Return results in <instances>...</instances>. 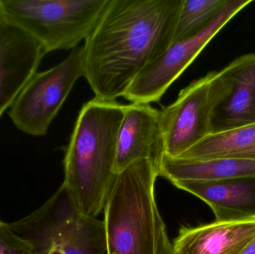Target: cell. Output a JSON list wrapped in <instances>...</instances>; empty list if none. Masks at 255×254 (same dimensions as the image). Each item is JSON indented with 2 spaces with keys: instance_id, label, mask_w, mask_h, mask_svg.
Masks as SVG:
<instances>
[{
  "instance_id": "6da1fadb",
  "label": "cell",
  "mask_w": 255,
  "mask_h": 254,
  "mask_svg": "<svg viewBox=\"0 0 255 254\" xmlns=\"http://www.w3.org/2000/svg\"><path fill=\"white\" fill-rule=\"evenodd\" d=\"M183 0H108L83 46L84 77L95 98L124 97L172 43Z\"/></svg>"
},
{
  "instance_id": "7a4b0ae2",
  "label": "cell",
  "mask_w": 255,
  "mask_h": 254,
  "mask_svg": "<svg viewBox=\"0 0 255 254\" xmlns=\"http://www.w3.org/2000/svg\"><path fill=\"white\" fill-rule=\"evenodd\" d=\"M126 105L93 98L84 104L64 160L66 186L82 214L98 218L104 211L116 177L118 131Z\"/></svg>"
},
{
  "instance_id": "3957f363",
  "label": "cell",
  "mask_w": 255,
  "mask_h": 254,
  "mask_svg": "<svg viewBox=\"0 0 255 254\" xmlns=\"http://www.w3.org/2000/svg\"><path fill=\"white\" fill-rule=\"evenodd\" d=\"M157 166L142 160L116 174L105 206L107 254H156Z\"/></svg>"
},
{
  "instance_id": "277c9868",
  "label": "cell",
  "mask_w": 255,
  "mask_h": 254,
  "mask_svg": "<svg viewBox=\"0 0 255 254\" xmlns=\"http://www.w3.org/2000/svg\"><path fill=\"white\" fill-rule=\"evenodd\" d=\"M10 226L34 254H107L104 222L82 214L63 184L40 208Z\"/></svg>"
},
{
  "instance_id": "5b68a950",
  "label": "cell",
  "mask_w": 255,
  "mask_h": 254,
  "mask_svg": "<svg viewBox=\"0 0 255 254\" xmlns=\"http://www.w3.org/2000/svg\"><path fill=\"white\" fill-rule=\"evenodd\" d=\"M108 0H0L6 20L29 34L44 53L73 50L95 26Z\"/></svg>"
},
{
  "instance_id": "8992f818",
  "label": "cell",
  "mask_w": 255,
  "mask_h": 254,
  "mask_svg": "<svg viewBox=\"0 0 255 254\" xmlns=\"http://www.w3.org/2000/svg\"><path fill=\"white\" fill-rule=\"evenodd\" d=\"M230 90L229 78L222 70L180 91L176 100L161 110L166 156L178 158L212 133L214 110Z\"/></svg>"
},
{
  "instance_id": "52a82bcc",
  "label": "cell",
  "mask_w": 255,
  "mask_h": 254,
  "mask_svg": "<svg viewBox=\"0 0 255 254\" xmlns=\"http://www.w3.org/2000/svg\"><path fill=\"white\" fill-rule=\"evenodd\" d=\"M84 73L83 46L73 49L58 65L34 73L10 107L8 115L14 126L33 137L46 135Z\"/></svg>"
},
{
  "instance_id": "ba28073f",
  "label": "cell",
  "mask_w": 255,
  "mask_h": 254,
  "mask_svg": "<svg viewBox=\"0 0 255 254\" xmlns=\"http://www.w3.org/2000/svg\"><path fill=\"white\" fill-rule=\"evenodd\" d=\"M253 0H228L214 19L196 35L173 42L129 86L124 98L132 103L158 102L213 38Z\"/></svg>"
},
{
  "instance_id": "9c48e42d",
  "label": "cell",
  "mask_w": 255,
  "mask_h": 254,
  "mask_svg": "<svg viewBox=\"0 0 255 254\" xmlns=\"http://www.w3.org/2000/svg\"><path fill=\"white\" fill-rule=\"evenodd\" d=\"M45 55L33 37L6 20L0 7V118L37 73Z\"/></svg>"
},
{
  "instance_id": "30bf717a",
  "label": "cell",
  "mask_w": 255,
  "mask_h": 254,
  "mask_svg": "<svg viewBox=\"0 0 255 254\" xmlns=\"http://www.w3.org/2000/svg\"><path fill=\"white\" fill-rule=\"evenodd\" d=\"M164 155L161 111L150 104L126 105L118 131L116 174L142 160L152 161L159 169Z\"/></svg>"
},
{
  "instance_id": "8fae6325",
  "label": "cell",
  "mask_w": 255,
  "mask_h": 254,
  "mask_svg": "<svg viewBox=\"0 0 255 254\" xmlns=\"http://www.w3.org/2000/svg\"><path fill=\"white\" fill-rule=\"evenodd\" d=\"M172 184L206 203L216 221L255 220V174L216 181L182 180Z\"/></svg>"
},
{
  "instance_id": "7c38bea8",
  "label": "cell",
  "mask_w": 255,
  "mask_h": 254,
  "mask_svg": "<svg viewBox=\"0 0 255 254\" xmlns=\"http://www.w3.org/2000/svg\"><path fill=\"white\" fill-rule=\"evenodd\" d=\"M223 70L231 90L214 110L212 133L255 122V54L239 57Z\"/></svg>"
},
{
  "instance_id": "4fadbf2b",
  "label": "cell",
  "mask_w": 255,
  "mask_h": 254,
  "mask_svg": "<svg viewBox=\"0 0 255 254\" xmlns=\"http://www.w3.org/2000/svg\"><path fill=\"white\" fill-rule=\"evenodd\" d=\"M255 238V220L220 222L182 228L174 254H242Z\"/></svg>"
},
{
  "instance_id": "5bb4252c",
  "label": "cell",
  "mask_w": 255,
  "mask_h": 254,
  "mask_svg": "<svg viewBox=\"0 0 255 254\" xmlns=\"http://www.w3.org/2000/svg\"><path fill=\"white\" fill-rule=\"evenodd\" d=\"M255 174V162L235 159L187 160L164 155L159 176L171 183L182 180L216 181Z\"/></svg>"
},
{
  "instance_id": "9a60e30c",
  "label": "cell",
  "mask_w": 255,
  "mask_h": 254,
  "mask_svg": "<svg viewBox=\"0 0 255 254\" xmlns=\"http://www.w3.org/2000/svg\"><path fill=\"white\" fill-rule=\"evenodd\" d=\"M177 158L235 159L255 162V122L212 133Z\"/></svg>"
},
{
  "instance_id": "2e32d148",
  "label": "cell",
  "mask_w": 255,
  "mask_h": 254,
  "mask_svg": "<svg viewBox=\"0 0 255 254\" xmlns=\"http://www.w3.org/2000/svg\"><path fill=\"white\" fill-rule=\"evenodd\" d=\"M227 2L228 0H183L175 23L172 43L200 32Z\"/></svg>"
},
{
  "instance_id": "e0dca14e",
  "label": "cell",
  "mask_w": 255,
  "mask_h": 254,
  "mask_svg": "<svg viewBox=\"0 0 255 254\" xmlns=\"http://www.w3.org/2000/svg\"><path fill=\"white\" fill-rule=\"evenodd\" d=\"M0 254H34L31 245L18 236L10 224L0 220Z\"/></svg>"
},
{
  "instance_id": "ac0fdd59",
  "label": "cell",
  "mask_w": 255,
  "mask_h": 254,
  "mask_svg": "<svg viewBox=\"0 0 255 254\" xmlns=\"http://www.w3.org/2000/svg\"><path fill=\"white\" fill-rule=\"evenodd\" d=\"M156 254H174L172 243L169 241L166 225L159 213V210L156 216Z\"/></svg>"
},
{
  "instance_id": "d6986e66",
  "label": "cell",
  "mask_w": 255,
  "mask_h": 254,
  "mask_svg": "<svg viewBox=\"0 0 255 254\" xmlns=\"http://www.w3.org/2000/svg\"><path fill=\"white\" fill-rule=\"evenodd\" d=\"M242 254H255V238L246 248Z\"/></svg>"
}]
</instances>
